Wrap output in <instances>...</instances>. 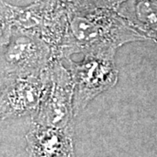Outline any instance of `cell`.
I'll return each mask as SVG.
<instances>
[{
	"mask_svg": "<svg viewBox=\"0 0 157 157\" xmlns=\"http://www.w3.org/2000/svg\"><path fill=\"white\" fill-rule=\"evenodd\" d=\"M22 1H25V2H29V4H31V3H33V2H35V1H38V0H22ZM62 1L66 2L67 0H62Z\"/></svg>",
	"mask_w": 157,
	"mask_h": 157,
	"instance_id": "cell-11",
	"label": "cell"
},
{
	"mask_svg": "<svg viewBox=\"0 0 157 157\" xmlns=\"http://www.w3.org/2000/svg\"><path fill=\"white\" fill-rule=\"evenodd\" d=\"M116 52L101 51L83 54L79 61L67 59L74 84V117L83 111L94 98L114 87L119 79L115 65Z\"/></svg>",
	"mask_w": 157,
	"mask_h": 157,
	"instance_id": "cell-3",
	"label": "cell"
},
{
	"mask_svg": "<svg viewBox=\"0 0 157 157\" xmlns=\"http://www.w3.org/2000/svg\"><path fill=\"white\" fill-rule=\"evenodd\" d=\"M144 40L147 39L116 10H68L62 59H67L75 53L116 52L125 44Z\"/></svg>",
	"mask_w": 157,
	"mask_h": 157,
	"instance_id": "cell-1",
	"label": "cell"
},
{
	"mask_svg": "<svg viewBox=\"0 0 157 157\" xmlns=\"http://www.w3.org/2000/svg\"><path fill=\"white\" fill-rule=\"evenodd\" d=\"M52 59L50 46L39 37L12 28L8 41L0 47V75L4 78L39 74Z\"/></svg>",
	"mask_w": 157,
	"mask_h": 157,
	"instance_id": "cell-4",
	"label": "cell"
},
{
	"mask_svg": "<svg viewBox=\"0 0 157 157\" xmlns=\"http://www.w3.org/2000/svg\"><path fill=\"white\" fill-rule=\"evenodd\" d=\"M11 31V4L5 0H0V47L8 41Z\"/></svg>",
	"mask_w": 157,
	"mask_h": 157,
	"instance_id": "cell-10",
	"label": "cell"
},
{
	"mask_svg": "<svg viewBox=\"0 0 157 157\" xmlns=\"http://www.w3.org/2000/svg\"><path fill=\"white\" fill-rule=\"evenodd\" d=\"M126 0H67L68 10H86V9H111L120 8Z\"/></svg>",
	"mask_w": 157,
	"mask_h": 157,
	"instance_id": "cell-9",
	"label": "cell"
},
{
	"mask_svg": "<svg viewBox=\"0 0 157 157\" xmlns=\"http://www.w3.org/2000/svg\"><path fill=\"white\" fill-rule=\"evenodd\" d=\"M48 78V67L39 74L5 78L0 87V120L33 117L43 101Z\"/></svg>",
	"mask_w": 157,
	"mask_h": 157,
	"instance_id": "cell-6",
	"label": "cell"
},
{
	"mask_svg": "<svg viewBox=\"0 0 157 157\" xmlns=\"http://www.w3.org/2000/svg\"><path fill=\"white\" fill-rule=\"evenodd\" d=\"M48 72L44 98L32 121L54 128L73 126L74 84L71 73L60 59H52Z\"/></svg>",
	"mask_w": 157,
	"mask_h": 157,
	"instance_id": "cell-5",
	"label": "cell"
},
{
	"mask_svg": "<svg viewBox=\"0 0 157 157\" xmlns=\"http://www.w3.org/2000/svg\"><path fill=\"white\" fill-rule=\"evenodd\" d=\"M118 12L147 40L157 43V0H126Z\"/></svg>",
	"mask_w": 157,
	"mask_h": 157,
	"instance_id": "cell-8",
	"label": "cell"
},
{
	"mask_svg": "<svg viewBox=\"0 0 157 157\" xmlns=\"http://www.w3.org/2000/svg\"><path fill=\"white\" fill-rule=\"evenodd\" d=\"M25 140L28 157H74L73 125L54 128L32 121Z\"/></svg>",
	"mask_w": 157,
	"mask_h": 157,
	"instance_id": "cell-7",
	"label": "cell"
},
{
	"mask_svg": "<svg viewBox=\"0 0 157 157\" xmlns=\"http://www.w3.org/2000/svg\"><path fill=\"white\" fill-rule=\"evenodd\" d=\"M4 80H5V78H4L3 76H1V75H0V87H1V86H2V84H3Z\"/></svg>",
	"mask_w": 157,
	"mask_h": 157,
	"instance_id": "cell-12",
	"label": "cell"
},
{
	"mask_svg": "<svg viewBox=\"0 0 157 157\" xmlns=\"http://www.w3.org/2000/svg\"><path fill=\"white\" fill-rule=\"evenodd\" d=\"M12 28L33 33L45 41L52 59H62L68 7L62 0H38L25 6L11 5Z\"/></svg>",
	"mask_w": 157,
	"mask_h": 157,
	"instance_id": "cell-2",
	"label": "cell"
}]
</instances>
